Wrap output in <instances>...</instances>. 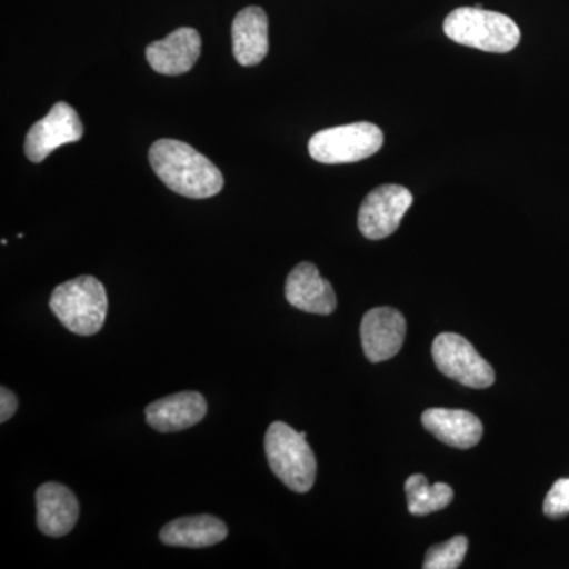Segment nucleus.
Here are the masks:
<instances>
[{
	"instance_id": "obj_1",
	"label": "nucleus",
	"mask_w": 569,
	"mask_h": 569,
	"mask_svg": "<svg viewBox=\"0 0 569 569\" xmlns=\"http://www.w3.org/2000/svg\"><path fill=\"white\" fill-rule=\"evenodd\" d=\"M149 162L160 181L182 197L204 200L222 192L224 182L219 168L187 142H153L149 149Z\"/></svg>"
},
{
	"instance_id": "obj_2",
	"label": "nucleus",
	"mask_w": 569,
	"mask_h": 569,
	"mask_svg": "<svg viewBox=\"0 0 569 569\" xmlns=\"http://www.w3.org/2000/svg\"><path fill=\"white\" fill-rule=\"evenodd\" d=\"M443 31L456 43L498 54L515 50L520 41L518 24L511 18L481 6L451 11L443 22Z\"/></svg>"
},
{
	"instance_id": "obj_3",
	"label": "nucleus",
	"mask_w": 569,
	"mask_h": 569,
	"mask_svg": "<svg viewBox=\"0 0 569 569\" xmlns=\"http://www.w3.org/2000/svg\"><path fill=\"white\" fill-rule=\"evenodd\" d=\"M50 309L73 335L93 336L103 328L107 320V290L96 277H77L52 291Z\"/></svg>"
},
{
	"instance_id": "obj_4",
	"label": "nucleus",
	"mask_w": 569,
	"mask_h": 569,
	"mask_svg": "<svg viewBox=\"0 0 569 569\" xmlns=\"http://www.w3.org/2000/svg\"><path fill=\"white\" fill-rule=\"evenodd\" d=\"M264 451L272 473L288 489L306 493L313 488L317 460L301 432L284 422H272L266 432Z\"/></svg>"
},
{
	"instance_id": "obj_5",
	"label": "nucleus",
	"mask_w": 569,
	"mask_h": 569,
	"mask_svg": "<svg viewBox=\"0 0 569 569\" xmlns=\"http://www.w3.org/2000/svg\"><path fill=\"white\" fill-rule=\"evenodd\" d=\"M383 141V132L376 123L355 122L313 134L309 152L320 163H355L376 156Z\"/></svg>"
},
{
	"instance_id": "obj_6",
	"label": "nucleus",
	"mask_w": 569,
	"mask_h": 569,
	"mask_svg": "<svg viewBox=\"0 0 569 569\" xmlns=\"http://www.w3.org/2000/svg\"><path fill=\"white\" fill-rule=\"evenodd\" d=\"M432 356L441 373L468 388L492 387L496 372L466 337L443 332L433 340Z\"/></svg>"
},
{
	"instance_id": "obj_7",
	"label": "nucleus",
	"mask_w": 569,
	"mask_h": 569,
	"mask_svg": "<svg viewBox=\"0 0 569 569\" xmlns=\"http://www.w3.org/2000/svg\"><path fill=\"white\" fill-rule=\"evenodd\" d=\"M413 204V194L403 186L387 183L367 194L358 213V227L365 238L380 241L395 233Z\"/></svg>"
},
{
	"instance_id": "obj_8",
	"label": "nucleus",
	"mask_w": 569,
	"mask_h": 569,
	"mask_svg": "<svg viewBox=\"0 0 569 569\" xmlns=\"http://www.w3.org/2000/svg\"><path fill=\"white\" fill-rule=\"evenodd\" d=\"M84 127L78 112L66 102L56 103L51 111L33 123L24 142V152L33 163L43 162L63 144L80 141Z\"/></svg>"
},
{
	"instance_id": "obj_9",
	"label": "nucleus",
	"mask_w": 569,
	"mask_h": 569,
	"mask_svg": "<svg viewBox=\"0 0 569 569\" xmlns=\"http://www.w3.org/2000/svg\"><path fill=\"white\" fill-rule=\"evenodd\" d=\"M406 318L391 307H377L362 318L361 342L370 362L388 361L399 353L406 339Z\"/></svg>"
},
{
	"instance_id": "obj_10",
	"label": "nucleus",
	"mask_w": 569,
	"mask_h": 569,
	"mask_svg": "<svg viewBox=\"0 0 569 569\" xmlns=\"http://www.w3.org/2000/svg\"><path fill=\"white\" fill-rule=\"evenodd\" d=\"M284 296L296 309L316 316H331L337 307L335 288L312 263L296 266L284 284Z\"/></svg>"
},
{
	"instance_id": "obj_11",
	"label": "nucleus",
	"mask_w": 569,
	"mask_h": 569,
	"mask_svg": "<svg viewBox=\"0 0 569 569\" xmlns=\"http://www.w3.org/2000/svg\"><path fill=\"white\" fill-rule=\"evenodd\" d=\"M37 526L51 538L69 535L80 518L78 498L66 486L47 482L37 489Z\"/></svg>"
},
{
	"instance_id": "obj_12",
	"label": "nucleus",
	"mask_w": 569,
	"mask_h": 569,
	"mask_svg": "<svg viewBox=\"0 0 569 569\" xmlns=\"http://www.w3.org/2000/svg\"><path fill=\"white\" fill-rule=\"evenodd\" d=\"M201 37L192 28L176 29L167 39L153 41L146 59L157 73L178 77L193 69L200 59Z\"/></svg>"
},
{
	"instance_id": "obj_13",
	"label": "nucleus",
	"mask_w": 569,
	"mask_h": 569,
	"mask_svg": "<svg viewBox=\"0 0 569 569\" xmlns=\"http://www.w3.org/2000/svg\"><path fill=\"white\" fill-rule=\"evenodd\" d=\"M208 413V403L200 392L186 391L163 397L146 408V421L157 432L190 429Z\"/></svg>"
},
{
	"instance_id": "obj_14",
	"label": "nucleus",
	"mask_w": 569,
	"mask_h": 569,
	"mask_svg": "<svg viewBox=\"0 0 569 569\" xmlns=\"http://www.w3.org/2000/svg\"><path fill=\"white\" fill-rule=\"evenodd\" d=\"M422 426L438 440L452 448L477 447L482 437L481 421L466 410L429 408L422 413Z\"/></svg>"
},
{
	"instance_id": "obj_15",
	"label": "nucleus",
	"mask_w": 569,
	"mask_h": 569,
	"mask_svg": "<svg viewBox=\"0 0 569 569\" xmlns=\"http://www.w3.org/2000/svg\"><path fill=\"white\" fill-rule=\"evenodd\" d=\"M233 52L242 67H253L266 58L269 51L268 14L260 7H247L234 18Z\"/></svg>"
},
{
	"instance_id": "obj_16",
	"label": "nucleus",
	"mask_w": 569,
	"mask_h": 569,
	"mask_svg": "<svg viewBox=\"0 0 569 569\" xmlns=\"http://www.w3.org/2000/svg\"><path fill=\"white\" fill-rule=\"evenodd\" d=\"M227 537V526L222 520L209 515L176 519L160 531V541L174 548H211L224 541Z\"/></svg>"
},
{
	"instance_id": "obj_17",
	"label": "nucleus",
	"mask_w": 569,
	"mask_h": 569,
	"mask_svg": "<svg viewBox=\"0 0 569 569\" xmlns=\"http://www.w3.org/2000/svg\"><path fill=\"white\" fill-rule=\"evenodd\" d=\"M408 511L415 516H426L451 505L455 492L445 482L429 485L425 475H411L406 481Z\"/></svg>"
},
{
	"instance_id": "obj_18",
	"label": "nucleus",
	"mask_w": 569,
	"mask_h": 569,
	"mask_svg": "<svg viewBox=\"0 0 569 569\" xmlns=\"http://www.w3.org/2000/svg\"><path fill=\"white\" fill-rule=\"evenodd\" d=\"M468 549L466 537H455L443 545L432 546L426 553L425 569H456L460 567Z\"/></svg>"
},
{
	"instance_id": "obj_19",
	"label": "nucleus",
	"mask_w": 569,
	"mask_h": 569,
	"mask_svg": "<svg viewBox=\"0 0 569 569\" xmlns=\"http://www.w3.org/2000/svg\"><path fill=\"white\" fill-rule=\"evenodd\" d=\"M542 511L550 519H561L569 515V479L561 478L553 482L546 496Z\"/></svg>"
},
{
	"instance_id": "obj_20",
	"label": "nucleus",
	"mask_w": 569,
	"mask_h": 569,
	"mask_svg": "<svg viewBox=\"0 0 569 569\" xmlns=\"http://www.w3.org/2000/svg\"><path fill=\"white\" fill-rule=\"evenodd\" d=\"M17 410L18 397L14 396L10 389L2 387V389H0V422L9 421Z\"/></svg>"
}]
</instances>
